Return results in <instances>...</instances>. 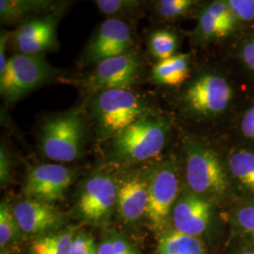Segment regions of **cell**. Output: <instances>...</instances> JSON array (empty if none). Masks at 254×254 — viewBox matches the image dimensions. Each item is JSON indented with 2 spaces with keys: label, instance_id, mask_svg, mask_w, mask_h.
Masks as SVG:
<instances>
[{
  "label": "cell",
  "instance_id": "cell-20",
  "mask_svg": "<svg viewBox=\"0 0 254 254\" xmlns=\"http://www.w3.org/2000/svg\"><path fill=\"white\" fill-rule=\"evenodd\" d=\"M232 42H235L232 46V57L239 74L254 87V27L244 28Z\"/></svg>",
  "mask_w": 254,
  "mask_h": 254
},
{
  "label": "cell",
  "instance_id": "cell-28",
  "mask_svg": "<svg viewBox=\"0 0 254 254\" xmlns=\"http://www.w3.org/2000/svg\"><path fill=\"white\" fill-rule=\"evenodd\" d=\"M98 254H140V253L126 236L118 233H109L98 246Z\"/></svg>",
  "mask_w": 254,
  "mask_h": 254
},
{
  "label": "cell",
  "instance_id": "cell-30",
  "mask_svg": "<svg viewBox=\"0 0 254 254\" xmlns=\"http://www.w3.org/2000/svg\"><path fill=\"white\" fill-rule=\"evenodd\" d=\"M101 11L107 15H116L132 11L139 4L131 0H97L95 1Z\"/></svg>",
  "mask_w": 254,
  "mask_h": 254
},
{
  "label": "cell",
  "instance_id": "cell-27",
  "mask_svg": "<svg viewBox=\"0 0 254 254\" xmlns=\"http://www.w3.org/2000/svg\"><path fill=\"white\" fill-rule=\"evenodd\" d=\"M199 3L195 0H161L156 4V11L165 20H176L190 14Z\"/></svg>",
  "mask_w": 254,
  "mask_h": 254
},
{
  "label": "cell",
  "instance_id": "cell-5",
  "mask_svg": "<svg viewBox=\"0 0 254 254\" xmlns=\"http://www.w3.org/2000/svg\"><path fill=\"white\" fill-rule=\"evenodd\" d=\"M182 164L171 154L152 167L145 217L150 227L161 233L171 223L173 209L182 190Z\"/></svg>",
  "mask_w": 254,
  "mask_h": 254
},
{
  "label": "cell",
  "instance_id": "cell-13",
  "mask_svg": "<svg viewBox=\"0 0 254 254\" xmlns=\"http://www.w3.org/2000/svg\"><path fill=\"white\" fill-rule=\"evenodd\" d=\"M151 172L152 168L133 171L118 182L116 209L124 222L133 224L145 217Z\"/></svg>",
  "mask_w": 254,
  "mask_h": 254
},
{
  "label": "cell",
  "instance_id": "cell-10",
  "mask_svg": "<svg viewBox=\"0 0 254 254\" xmlns=\"http://www.w3.org/2000/svg\"><path fill=\"white\" fill-rule=\"evenodd\" d=\"M243 29L226 0H214L205 3L199 9L196 27L192 31V41L196 46L232 41Z\"/></svg>",
  "mask_w": 254,
  "mask_h": 254
},
{
  "label": "cell",
  "instance_id": "cell-8",
  "mask_svg": "<svg viewBox=\"0 0 254 254\" xmlns=\"http://www.w3.org/2000/svg\"><path fill=\"white\" fill-rule=\"evenodd\" d=\"M220 209L215 202L183 188L173 207L171 223L174 231L201 239L217 227Z\"/></svg>",
  "mask_w": 254,
  "mask_h": 254
},
{
  "label": "cell",
  "instance_id": "cell-14",
  "mask_svg": "<svg viewBox=\"0 0 254 254\" xmlns=\"http://www.w3.org/2000/svg\"><path fill=\"white\" fill-rule=\"evenodd\" d=\"M223 152L234 202L254 200V151L229 143Z\"/></svg>",
  "mask_w": 254,
  "mask_h": 254
},
{
  "label": "cell",
  "instance_id": "cell-25",
  "mask_svg": "<svg viewBox=\"0 0 254 254\" xmlns=\"http://www.w3.org/2000/svg\"><path fill=\"white\" fill-rule=\"evenodd\" d=\"M179 38L176 33L168 29L154 31L150 38V51L158 62L167 60L177 54Z\"/></svg>",
  "mask_w": 254,
  "mask_h": 254
},
{
  "label": "cell",
  "instance_id": "cell-19",
  "mask_svg": "<svg viewBox=\"0 0 254 254\" xmlns=\"http://www.w3.org/2000/svg\"><path fill=\"white\" fill-rule=\"evenodd\" d=\"M228 220L236 240L254 245V200L235 201L228 210Z\"/></svg>",
  "mask_w": 254,
  "mask_h": 254
},
{
  "label": "cell",
  "instance_id": "cell-2",
  "mask_svg": "<svg viewBox=\"0 0 254 254\" xmlns=\"http://www.w3.org/2000/svg\"><path fill=\"white\" fill-rule=\"evenodd\" d=\"M182 154L184 188L229 208L234 199L223 152L200 137L188 135L182 138Z\"/></svg>",
  "mask_w": 254,
  "mask_h": 254
},
{
  "label": "cell",
  "instance_id": "cell-6",
  "mask_svg": "<svg viewBox=\"0 0 254 254\" xmlns=\"http://www.w3.org/2000/svg\"><path fill=\"white\" fill-rule=\"evenodd\" d=\"M84 132V123L78 113L69 112L48 119L41 132V150L53 161H74L82 154Z\"/></svg>",
  "mask_w": 254,
  "mask_h": 254
},
{
  "label": "cell",
  "instance_id": "cell-23",
  "mask_svg": "<svg viewBox=\"0 0 254 254\" xmlns=\"http://www.w3.org/2000/svg\"><path fill=\"white\" fill-rule=\"evenodd\" d=\"M74 235L73 229H68L66 231L40 236L31 245V254H70Z\"/></svg>",
  "mask_w": 254,
  "mask_h": 254
},
{
  "label": "cell",
  "instance_id": "cell-7",
  "mask_svg": "<svg viewBox=\"0 0 254 254\" xmlns=\"http://www.w3.org/2000/svg\"><path fill=\"white\" fill-rule=\"evenodd\" d=\"M56 73L40 55L16 54L8 59L7 68L0 75V92L12 103L44 84Z\"/></svg>",
  "mask_w": 254,
  "mask_h": 254
},
{
  "label": "cell",
  "instance_id": "cell-21",
  "mask_svg": "<svg viewBox=\"0 0 254 254\" xmlns=\"http://www.w3.org/2000/svg\"><path fill=\"white\" fill-rule=\"evenodd\" d=\"M229 130L231 143L254 151V94L238 110Z\"/></svg>",
  "mask_w": 254,
  "mask_h": 254
},
{
  "label": "cell",
  "instance_id": "cell-1",
  "mask_svg": "<svg viewBox=\"0 0 254 254\" xmlns=\"http://www.w3.org/2000/svg\"><path fill=\"white\" fill-rule=\"evenodd\" d=\"M232 69L199 70L182 85L179 107L189 118L203 123L232 124L238 110L254 94L242 86L244 79Z\"/></svg>",
  "mask_w": 254,
  "mask_h": 254
},
{
  "label": "cell",
  "instance_id": "cell-33",
  "mask_svg": "<svg viewBox=\"0 0 254 254\" xmlns=\"http://www.w3.org/2000/svg\"><path fill=\"white\" fill-rule=\"evenodd\" d=\"M7 42H8V33L2 32L0 37V75L4 73L8 64V60L5 55Z\"/></svg>",
  "mask_w": 254,
  "mask_h": 254
},
{
  "label": "cell",
  "instance_id": "cell-16",
  "mask_svg": "<svg viewBox=\"0 0 254 254\" xmlns=\"http://www.w3.org/2000/svg\"><path fill=\"white\" fill-rule=\"evenodd\" d=\"M58 14L34 19L23 24L14 33L20 54L40 55L58 47Z\"/></svg>",
  "mask_w": 254,
  "mask_h": 254
},
{
  "label": "cell",
  "instance_id": "cell-22",
  "mask_svg": "<svg viewBox=\"0 0 254 254\" xmlns=\"http://www.w3.org/2000/svg\"><path fill=\"white\" fill-rule=\"evenodd\" d=\"M158 254H208L202 239L176 231L164 233L157 244Z\"/></svg>",
  "mask_w": 254,
  "mask_h": 254
},
{
  "label": "cell",
  "instance_id": "cell-29",
  "mask_svg": "<svg viewBox=\"0 0 254 254\" xmlns=\"http://www.w3.org/2000/svg\"><path fill=\"white\" fill-rule=\"evenodd\" d=\"M226 3L241 27H254V0H226Z\"/></svg>",
  "mask_w": 254,
  "mask_h": 254
},
{
  "label": "cell",
  "instance_id": "cell-31",
  "mask_svg": "<svg viewBox=\"0 0 254 254\" xmlns=\"http://www.w3.org/2000/svg\"><path fill=\"white\" fill-rule=\"evenodd\" d=\"M70 254H98V246L90 235L78 233L73 236Z\"/></svg>",
  "mask_w": 254,
  "mask_h": 254
},
{
  "label": "cell",
  "instance_id": "cell-12",
  "mask_svg": "<svg viewBox=\"0 0 254 254\" xmlns=\"http://www.w3.org/2000/svg\"><path fill=\"white\" fill-rule=\"evenodd\" d=\"M140 72V62L133 54L120 55L98 63L88 76V88L94 92L109 90H127L133 85Z\"/></svg>",
  "mask_w": 254,
  "mask_h": 254
},
{
  "label": "cell",
  "instance_id": "cell-35",
  "mask_svg": "<svg viewBox=\"0 0 254 254\" xmlns=\"http://www.w3.org/2000/svg\"><path fill=\"white\" fill-rule=\"evenodd\" d=\"M1 254H9V252H7V251H6V250H4V251H3V250H1Z\"/></svg>",
  "mask_w": 254,
  "mask_h": 254
},
{
  "label": "cell",
  "instance_id": "cell-17",
  "mask_svg": "<svg viewBox=\"0 0 254 254\" xmlns=\"http://www.w3.org/2000/svg\"><path fill=\"white\" fill-rule=\"evenodd\" d=\"M132 44L131 31L126 22L112 18L104 22L87 50V59L100 63L106 59L126 54Z\"/></svg>",
  "mask_w": 254,
  "mask_h": 254
},
{
  "label": "cell",
  "instance_id": "cell-11",
  "mask_svg": "<svg viewBox=\"0 0 254 254\" xmlns=\"http://www.w3.org/2000/svg\"><path fill=\"white\" fill-rule=\"evenodd\" d=\"M73 181V173L60 164H45L27 173L24 190L28 198L52 204L63 200Z\"/></svg>",
  "mask_w": 254,
  "mask_h": 254
},
{
  "label": "cell",
  "instance_id": "cell-4",
  "mask_svg": "<svg viewBox=\"0 0 254 254\" xmlns=\"http://www.w3.org/2000/svg\"><path fill=\"white\" fill-rule=\"evenodd\" d=\"M92 111L101 140L113 139L136 122L156 115L145 101L128 90L99 92L93 101Z\"/></svg>",
  "mask_w": 254,
  "mask_h": 254
},
{
  "label": "cell",
  "instance_id": "cell-18",
  "mask_svg": "<svg viewBox=\"0 0 254 254\" xmlns=\"http://www.w3.org/2000/svg\"><path fill=\"white\" fill-rule=\"evenodd\" d=\"M190 54H176L155 64L152 79L158 85L179 87L190 76Z\"/></svg>",
  "mask_w": 254,
  "mask_h": 254
},
{
  "label": "cell",
  "instance_id": "cell-9",
  "mask_svg": "<svg viewBox=\"0 0 254 254\" xmlns=\"http://www.w3.org/2000/svg\"><path fill=\"white\" fill-rule=\"evenodd\" d=\"M117 196L118 182L109 174L96 173L83 184L75 209L85 221L102 225L113 215Z\"/></svg>",
  "mask_w": 254,
  "mask_h": 254
},
{
  "label": "cell",
  "instance_id": "cell-15",
  "mask_svg": "<svg viewBox=\"0 0 254 254\" xmlns=\"http://www.w3.org/2000/svg\"><path fill=\"white\" fill-rule=\"evenodd\" d=\"M12 209L24 235L45 236L64 224V215L42 200L28 198L18 201Z\"/></svg>",
  "mask_w": 254,
  "mask_h": 254
},
{
  "label": "cell",
  "instance_id": "cell-24",
  "mask_svg": "<svg viewBox=\"0 0 254 254\" xmlns=\"http://www.w3.org/2000/svg\"><path fill=\"white\" fill-rule=\"evenodd\" d=\"M52 6V2L44 0H1V20L12 23L30 13L50 9Z\"/></svg>",
  "mask_w": 254,
  "mask_h": 254
},
{
  "label": "cell",
  "instance_id": "cell-34",
  "mask_svg": "<svg viewBox=\"0 0 254 254\" xmlns=\"http://www.w3.org/2000/svg\"><path fill=\"white\" fill-rule=\"evenodd\" d=\"M230 254H254V245L239 242L235 245Z\"/></svg>",
  "mask_w": 254,
  "mask_h": 254
},
{
  "label": "cell",
  "instance_id": "cell-3",
  "mask_svg": "<svg viewBox=\"0 0 254 254\" xmlns=\"http://www.w3.org/2000/svg\"><path fill=\"white\" fill-rule=\"evenodd\" d=\"M172 128L169 119L157 115L136 122L113 138L112 162L136 163L157 156L167 145Z\"/></svg>",
  "mask_w": 254,
  "mask_h": 254
},
{
  "label": "cell",
  "instance_id": "cell-32",
  "mask_svg": "<svg viewBox=\"0 0 254 254\" xmlns=\"http://www.w3.org/2000/svg\"><path fill=\"white\" fill-rule=\"evenodd\" d=\"M10 161L6 149L2 146L0 149V181L5 185L10 177Z\"/></svg>",
  "mask_w": 254,
  "mask_h": 254
},
{
  "label": "cell",
  "instance_id": "cell-26",
  "mask_svg": "<svg viewBox=\"0 0 254 254\" xmlns=\"http://www.w3.org/2000/svg\"><path fill=\"white\" fill-rule=\"evenodd\" d=\"M23 233L13 213V209L7 201L0 204V245L1 248L17 241Z\"/></svg>",
  "mask_w": 254,
  "mask_h": 254
}]
</instances>
